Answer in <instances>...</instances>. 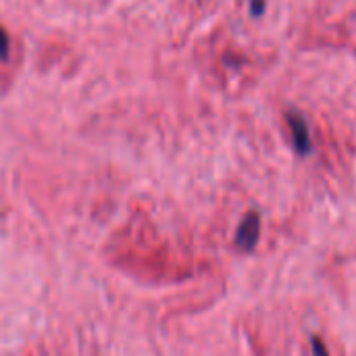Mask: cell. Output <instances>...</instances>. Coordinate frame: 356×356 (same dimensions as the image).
Returning a JSON list of instances; mask_svg holds the SVG:
<instances>
[{"mask_svg":"<svg viewBox=\"0 0 356 356\" xmlns=\"http://www.w3.org/2000/svg\"><path fill=\"white\" fill-rule=\"evenodd\" d=\"M259 234H261V217L259 213H248L236 232V246L242 250H252L259 242Z\"/></svg>","mask_w":356,"mask_h":356,"instance_id":"cell-3","label":"cell"},{"mask_svg":"<svg viewBox=\"0 0 356 356\" xmlns=\"http://www.w3.org/2000/svg\"><path fill=\"white\" fill-rule=\"evenodd\" d=\"M25 48L17 33L0 23V94L8 92L23 67Z\"/></svg>","mask_w":356,"mask_h":356,"instance_id":"cell-2","label":"cell"},{"mask_svg":"<svg viewBox=\"0 0 356 356\" xmlns=\"http://www.w3.org/2000/svg\"><path fill=\"white\" fill-rule=\"evenodd\" d=\"M313 355L315 356H330V353H327V348H325V344L321 342V338H313Z\"/></svg>","mask_w":356,"mask_h":356,"instance_id":"cell-5","label":"cell"},{"mask_svg":"<svg viewBox=\"0 0 356 356\" xmlns=\"http://www.w3.org/2000/svg\"><path fill=\"white\" fill-rule=\"evenodd\" d=\"M288 125H290V131H292L296 150H298L300 154H307V152L311 150V136H309L307 123H305L298 115L290 113V115H288Z\"/></svg>","mask_w":356,"mask_h":356,"instance_id":"cell-4","label":"cell"},{"mask_svg":"<svg viewBox=\"0 0 356 356\" xmlns=\"http://www.w3.org/2000/svg\"><path fill=\"white\" fill-rule=\"evenodd\" d=\"M202 60L225 90L244 88L257 67L242 50H238L236 44L221 38H211L202 44Z\"/></svg>","mask_w":356,"mask_h":356,"instance_id":"cell-1","label":"cell"}]
</instances>
